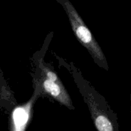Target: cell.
Here are the masks:
<instances>
[{
	"label": "cell",
	"instance_id": "cell-1",
	"mask_svg": "<svg viewBox=\"0 0 131 131\" xmlns=\"http://www.w3.org/2000/svg\"><path fill=\"white\" fill-rule=\"evenodd\" d=\"M70 72L79 88V92L88 105L94 125L99 131L118 130L117 116L101 95L82 76L73 63H70Z\"/></svg>",
	"mask_w": 131,
	"mask_h": 131
},
{
	"label": "cell",
	"instance_id": "cell-2",
	"mask_svg": "<svg viewBox=\"0 0 131 131\" xmlns=\"http://www.w3.org/2000/svg\"><path fill=\"white\" fill-rule=\"evenodd\" d=\"M56 1L62 5L66 12L73 32L79 43L88 50L97 65L105 70H108V65L102 49L72 4L69 0Z\"/></svg>",
	"mask_w": 131,
	"mask_h": 131
},
{
	"label": "cell",
	"instance_id": "cell-3",
	"mask_svg": "<svg viewBox=\"0 0 131 131\" xmlns=\"http://www.w3.org/2000/svg\"><path fill=\"white\" fill-rule=\"evenodd\" d=\"M38 66L40 71L38 80L40 93H47L60 104L70 110H74L75 107L73 106L70 95L57 74L48 66L45 65L43 61H40Z\"/></svg>",
	"mask_w": 131,
	"mask_h": 131
},
{
	"label": "cell",
	"instance_id": "cell-4",
	"mask_svg": "<svg viewBox=\"0 0 131 131\" xmlns=\"http://www.w3.org/2000/svg\"><path fill=\"white\" fill-rule=\"evenodd\" d=\"M33 97L26 104L17 106L14 109L12 115V130L20 131L24 130L28 124L32 106L38 95H40V88L39 84H37Z\"/></svg>",
	"mask_w": 131,
	"mask_h": 131
},
{
	"label": "cell",
	"instance_id": "cell-5",
	"mask_svg": "<svg viewBox=\"0 0 131 131\" xmlns=\"http://www.w3.org/2000/svg\"><path fill=\"white\" fill-rule=\"evenodd\" d=\"M16 104V101L10 93L7 84L4 80L2 74H0V106L12 108Z\"/></svg>",
	"mask_w": 131,
	"mask_h": 131
}]
</instances>
